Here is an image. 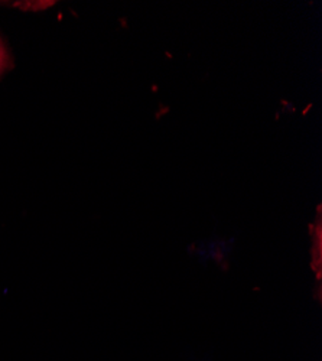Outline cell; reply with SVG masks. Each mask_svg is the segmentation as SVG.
I'll return each instance as SVG.
<instances>
[{
	"mask_svg": "<svg viewBox=\"0 0 322 361\" xmlns=\"http://www.w3.org/2000/svg\"><path fill=\"white\" fill-rule=\"evenodd\" d=\"M4 64V52H2V48H0V67H2Z\"/></svg>",
	"mask_w": 322,
	"mask_h": 361,
	"instance_id": "obj_1",
	"label": "cell"
}]
</instances>
